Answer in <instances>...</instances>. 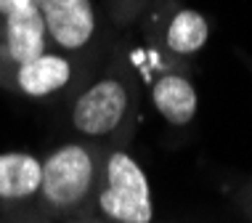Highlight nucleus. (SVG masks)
Segmentation results:
<instances>
[{"instance_id":"0eeeda50","label":"nucleus","mask_w":252,"mask_h":223,"mask_svg":"<svg viewBox=\"0 0 252 223\" xmlns=\"http://www.w3.org/2000/svg\"><path fill=\"white\" fill-rule=\"evenodd\" d=\"M146 80H149V98L162 120L173 127H186L196 120L199 96L191 80V72L183 64H173L159 59L146 48Z\"/></svg>"},{"instance_id":"9b49d317","label":"nucleus","mask_w":252,"mask_h":223,"mask_svg":"<svg viewBox=\"0 0 252 223\" xmlns=\"http://www.w3.org/2000/svg\"><path fill=\"white\" fill-rule=\"evenodd\" d=\"M3 223H56L53 218H48L45 213L32 210V213H22V215H13V218H5Z\"/></svg>"},{"instance_id":"423d86ee","label":"nucleus","mask_w":252,"mask_h":223,"mask_svg":"<svg viewBox=\"0 0 252 223\" xmlns=\"http://www.w3.org/2000/svg\"><path fill=\"white\" fill-rule=\"evenodd\" d=\"M48 45L66 56L96 62L106 51L109 27L98 16L96 0H37Z\"/></svg>"},{"instance_id":"f8f14e48","label":"nucleus","mask_w":252,"mask_h":223,"mask_svg":"<svg viewBox=\"0 0 252 223\" xmlns=\"http://www.w3.org/2000/svg\"><path fill=\"white\" fill-rule=\"evenodd\" d=\"M242 205H244V210H247V215L252 218V181L247 184V189L242 191Z\"/></svg>"},{"instance_id":"20e7f679","label":"nucleus","mask_w":252,"mask_h":223,"mask_svg":"<svg viewBox=\"0 0 252 223\" xmlns=\"http://www.w3.org/2000/svg\"><path fill=\"white\" fill-rule=\"evenodd\" d=\"M141 32L146 48L159 59L189 66L210 40V19L181 0H152L141 13Z\"/></svg>"},{"instance_id":"6e6552de","label":"nucleus","mask_w":252,"mask_h":223,"mask_svg":"<svg viewBox=\"0 0 252 223\" xmlns=\"http://www.w3.org/2000/svg\"><path fill=\"white\" fill-rule=\"evenodd\" d=\"M43 159L24 149H11L0 154V215L13 218L37 210Z\"/></svg>"},{"instance_id":"ddd939ff","label":"nucleus","mask_w":252,"mask_h":223,"mask_svg":"<svg viewBox=\"0 0 252 223\" xmlns=\"http://www.w3.org/2000/svg\"><path fill=\"white\" fill-rule=\"evenodd\" d=\"M56 223H96V221H93L88 213H77V215H69V218H64V221H56Z\"/></svg>"},{"instance_id":"39448f33","label":"nucleus","mask_w":252,"mask_h":223,"mask_svg":"<svg viewBox=\"0 0 252 223\" xmlns=\"http://www.w3.org/2000/svg\"><path fill=\"white\" fill-rule=\"evenodd\" d=\"M96 62L48 48L27 62H0V88L32 101L66 98Z\"/></svg>"},{"instance_id":"4468645a","label":"nucleus","mask_w":252,"mask_h":223,"mask_svg":"<svg viewBox=\"0 0 252 223\" xmlns=\"http://www.w3.org/2000/svg\"><path fill=\"white\" fill-rule=\"evenodd\" d=\"M3 37H5V19L0 16V45H3Z\"/></svg>"},{"instance_id":"9d476101","label":"nucleus","mask_w":252,"mask_h":223,"mask_svg":"<svg viewBox=\"0 0 252 223\" xmlns=\"http://www.w3.org/2000/svg\"><path fill=\"white\" fill-rule=\"evenodd\" d=\"M32 5H37V0H0V16L8 19V16H13V13H19V11L32 8Z\"/></svg>"},{"instance_id":"7ed1b4c3","label":"nucleus","mask_w":252,"mask_h":223,"mask_svg":"<svg viewBox=\"0 0 252 223\" xmlns=\"http://www.w3.org/2000/svg\"><path fill=\"white\" fill-rule=\"evenodd\" d=\"M88 215L96 223H154L152 186L130 146H106Z\"/></svg>"},{"instance_id":"2eb2a0df","label":"nucleus","mask_w":252,"mask_h":223,"mask_svg":"<svg viewBox=\"0 0 252 223\" xmlns=\"http://www.w3.org/2000/svg\"><path fill=\"white\" fill-rule=\"evenodd\" d=\"M0 223H3V215H0Z\"/></svg>"},{"instance_id":"f03ea898","label":"nucleus","mask_w":252,"mask_h":223,"mask_svg":"<svg viewBox=\"0 0 252 223\" xmlns=\"http://www.w3.org/2000/svg\"><path fill=\"white\" fill-rule=\"evenodd\" d=\"M106 146L83 138H69L53 146L43 157V181H40L37 210L53 221L88 213L104 162Z\"/></svg>"},{"instance_id":"1a4fd4ad","label":"nucleus","mask_w":252,"mask_h":223,"mask_svg":"<svg viewBox=\"0 0 252 223\" xmlns=\"http://www.w3.org/2000/svg\"><path fill=\"white\" fill-rule=\"evenodd\" d=\"M152 0H106V22L112 30H127L138 24L141 13L149 8Z\"/></svg>"},{"instance_id":"f257e3e1","label":"nucleus","mask_w":252,"mask_h":223,"mask_svg":"<svg viewBox=\"0 0 252 223\" xmlns=\"http://www.w3.org/2000/svg\"><path fill=\"white\" fill-rule=\"evenodd\" d=\"M138 120V64L125 40H112L83 83L66 96V123L74 138L98 146H130Z\"/></svg>"}]
</instances>
